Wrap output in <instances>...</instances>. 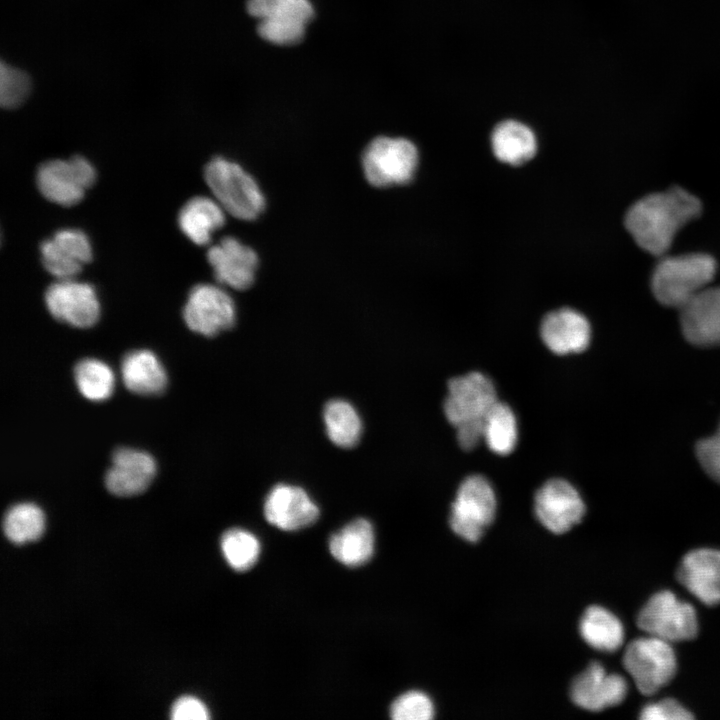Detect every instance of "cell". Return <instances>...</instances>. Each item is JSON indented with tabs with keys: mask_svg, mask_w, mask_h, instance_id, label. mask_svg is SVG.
Listing matches in <instances>:
<instances>
[{
	"mask_svg": "<svg viewBox=\"0 0 720 720\" xmlns=\"http://www.w3.org/2000/svg\"><path fill=\"white\" fill-rule=\"evenodd\" d=\"M700 201L680 187L649 194L627 211L625 226L640 248L664 255L679 230L700 215Z\"/></svg>",
	"mask_w": 720,
	"mask_h": 720,
	"instance_id": "cell-1",
	"label": "cell"
},
{
	"mask_svg": "<svg viewBox=\"0 0 720 720\" xmlns=\"http://www.w3.org/2000/svg\"><path fill=\"white\" fill-rule=\"evenodd\" d=\"M717 271V262L706 253L663 256L651 275L655 298L669 307H682L708 287Z\"/></svg>",
	"mask_w": 720,
	"mask_h": 720,
	"instance_id": "cell-2",
	"label": "cell"
},
{
	"mask_svg": "<svg viewBox=\"0 0 720 720\" xmlns=\"http://www.w3.org/2000/svg\"><path fill=\"white\" fill-rule=\"evenodd\" d=\"M204 179L214 199L231 216L252 221L264 211L262 190L240 164L224 157H214L204 168Z\"/></svg>",
	"mask_w": 720,
	"mask_h": 720,
	"instance_id": "cell-3",
	"label": "cell"
},
{
	"mask_svg": "<svg viewBox=\"0 0 720 720\" xmlns=\"http://www.w3.org/2000/svg\"><path fill=\"white\" fill-rule=\"evenodd\" d=\"M361 164L367 182L377 188L407 184L418 164V151L410 140L379 136L363 150Z\"/></svg>",
	"mask_w": 720,
	"mask_h": 720,
	"instance_id": "cell-4",
	"label": "cell"
},
{
	"mask_svg": "<svg viewBox=\"0 0 720 720\" xmlns=\"http://www.w3.org/2000/svg\"><path fill=\"white\" fill-rule=\"evenodd\" d=\"M623 666L637 689L645 695H651L672 680L677 670V660L670 642L647 635L627 645Z\"/></svg>",
	"mask_w": 720,
	"mask_h": 720,
	"instance_id": "cell-5",
	"label": "cell"
},
{
	"mask_svg": "<svg viewBox=\"0 0 720 720\" xmlns=\"http://www.w3.org/2000/svg\"><path fill=\"white\" fill-rule=\"evenodd\" d=\"M637 626L647 635L670 643L693 639L698 632L694 607L668 590L655 593L637 616Z\"/></svg>",
	"mask_w": 720,
	"mask_h": 720,
	"instance_id": "cell-6",
	"label": "cell"
},
{
	"mask_svg": "<svg viewBox=\"0 0 720 720\" xmlns=\"http://www.w3.org/2000/svg\"><path fill=\"white\" fill-rule=\"evenodd\" d=\"M496 498L489 481L478 474L460 484L451 505L449 524L461 538L477 542L494 520Z\"/></svg>",
	"mask_w": 720,
	"mask_h": 720,
	"instance_id": "cell-7",
	"label": "cell"
},
{
	"mask_svg": "<svg viewBox=\"0 0 720 720\" xmlns=\"http://www.w3.org/2000/svg\"><path fill=\"white\" fill-rule=\"evenodd\" d=\"M247 10L259 20L260 36L277 45L301 40L314 14L309 0H248Z\"/></svg>",
	"mask_w": 720,
	"mask_h": 720,
	"instance_id": "cell-8",
	"label": "cell"
},
{
	"mask_svg": "<svg viewBox=\"0 0 720 720\" xmlns=\"http://www.w3.org/2000/svg\"><path fill=\"white\" fill-rule=\"evenodd\" d=\"M95 180L94 166L82 156L46 161L41 164L36 174V183L41 194L61 206L79 203Z\"/></svg>",
	"mask_w": 720,
	"mask_h": 720,
	"instance_id": "cell-9",
	"label": "cell"
},
{
	"mask_svg": "<svg viewBox=\"0 0 720 720\" xmlns=\"http://www.w3.org/2000/svg\"><path fill=\"white\" fill-rule=\"evenodd\" d=\"M183 317L192 331L212 337L233 327L236 307L232 297L223 288L201 283L190 290Z\"/></svg>",
	"mask_w": 720,
	"mask_h": 720,
	"instance_id": "cell-10",
	"label": "cell"
},
{
	"mask_svg": "<svg viewBox=\"0 0 720 720\" xmlns=\"http://www.w3.org/2000/svg\"><path fill=\"white\" fill-rule=\"evenodd\" d=\"M497 401L492 381L480 372L452 378L443 410L447 420L455 428L461 424L482 421Z\"/></svg>",
	"mask_w": 720,
	"mask_h": 720,
	"instance_id": "cell-11",
	"label": "cell"
},
{
	"mask_svg": "<svg viewBox=\"0 0 720 720\" xmlns=\"http://www.w3.org/2000/svg\"><path fill=\"white\" fill-rule=\"evenodd\" d=\"M44 299L48 311L55 319L75 327L92 326L100 314L94 287L74 278L57 280L51 284Z\"/></svg>",
	"mask_w": 720,
	"mask_h": 720,
	"instance_id": "cell-12",
	"label": "cell"
},
{
	"mask_svg": "<svg viewBox=\"0 0 720 720\" xmlns=\"http://www.w3.org/2000/svg\"><path fill=\"white\" fill-rule=\"evenodd\" d=\"M535 514L540 523L555 534L569 531L581 522L584 502L578 491L566 480L550 479L536 492Z\"/></svg>",
	"mask_w": 720,
	"mask_h": 720,
	"instance_id": "cell-13",
	"label": "cell"
},
{
	"mask_svg": "<svg viewBox=\"0 0 720 720\" xmlns=\"http://www.w3.org/2000/svg\"><path fill=\"white\" fill-rule=\"evenodd\" d=\"M215 279L235 290H246L255 281L259 265L257 253L233 236L222 238L207 251Z\"/></svg>",
	"mask_w": 720,
	"mask_h": 720,
	"instance_id": "cell-14",
	"label": "cell"
},
{
	"mask_svg": "<svg viewBox=\"0 0 720 720\" xmlns=\"http://www.w3.org/2000/svg\"><path fill=\"white\" fill-rule=\"evenodd\" d=\"M45 269L57 280L72 279L92 259L88 236L79 229L63 228L40 245Z\"/></svg>",
	"mask_w": 720,
	"mask_h": 720,
	"instance_id": "cell-15",
	"label": "cell"
},
{
	"mask_svg": "<svg viewBox=\"0 0 720 720\" xmlns=\"http://www.w3.org/2000/svg\"><path fill=\"white\" fill-rule=\"evenodd\" d=\"M319 513L318 506L307 492L295 485H275L264 502L266 520L285 531H294L313 524Z\"/></svg>",
	"mask_w": 720,
	"mask_h": 720,
	"instance_id": "cell-16",
	"label": "cell"
},
{
	"mask_svg": "<svg viewBox=\"0 0 720 720\" xmlns=\"http://www.w3.org/2000/svg\"><path fill=\"white\" fill-rule=\"evenodd\" d=\"M627 691L624 677L608 673L600 663L593 662L573 680L570 697L575 705L597 712L620 704Z\"/></svg>",
	"mask_w": 720,
	"mask_h": 720,
	"instance_id": "cell-17",
	"label": "cell"
},
{
	"mask_svg": "<svg viewBox=\"0 0 720 720\" xmlns=\"http://www.w3.org/2000/svg\"><path fill=\"white\" fill-rule=\"evenodd\" d=\"M679 309L687 341L700 347L720 345V287H706Z\"/></svg>",
	"mask_w": 720,
	"mask_h": 720,
	"instance_id": "cell-18",
	"label": "cell"
},
{
	"mask_svg": "<svg viewBox=\"0 0 720 720\" xmlns=\"http://www.w3.org/2000/svg\"><path fill=\"white\" fill-rule=\"evenodd\" d=\"M677 578L703 604H720V550L699 548L688 552L681 560Z\"/></svg>",
	"mask_w": 720,
	"mask_h": 720,
	"instance_id": "cell-19",
	"label": "cell"
},
{
	"mask_svg": "<svg viewBox=\"0 0 720 720\" xmlns=\"http://www.w3.org/2000/svg\"><path fill=\"white\" fill-rule=\"evenodd\" d=\"M156 473L151 455L132 448H118L112 456V465L105 475L107 489L117 496H132L143 492Z\"/></svg>",
	"mask_w": 720,
	"mask_h": 720,
	"instance_id": "cell-20",
	"label": "cell"
},
{
	"mask_svg": "<svg viewBox=\"0 0 720 720\" xmlns=\"http://www.w3.org/2000/svg\"><path fill=\"white\" fill-rule=\"evenodd\" d=\"M540 335L549 350L565 355L584 351L590 343L591 329L588 320L581 313L562 308L543 318Z\"/></svg>",
	"mask_w": 720,
	"mask_h": 720,
	"instance_id": "cell-21",
	"label": "cell"
},
{
	"mask_svg": "<svg viewBox=\"0 0 720 720\" xmlns=\"http://www.w3.org/2000/svg\"><path fill=\"white\" fill-rule=\"evenodd\" d=\"M225 224V210L212 198L196 196L189 199L178 214L183 234L196 245H207L214 232Z\"/></svg>",
	"mask_w": 720,
	"mask_h": 720,
	"instance_id": "cell-22",
	"label": "cell"
},
{
	"mask_svg": "<svg viewBox=\"0 0 720 720\" xmlns=\"http://www.w3.org/2000/svg\"><path fill=\"white\" fill-rule=\"evenodd\" d=\"M375 535L370 521L358 518L329 539L332 556L342 564L357 567L368 562L374 553Z\"/></svg>",
	"mask_w": 720,
	"mask_h": 720,
	"instance_id": "cell-23",
	"label": "cell"
},
{
	"mask_svg": "<svg viewBox=\"0 0 720 720\" xmlns=\"http://www.w3.org/2000/svg\"><path fill=\"white\" fill-rule=\"evenodd\" d=\"M125 386L141 395L160 394L167 384V376L156 355L149 350L127 353L121 363Z\"/></svg>",
	"mask_w": 720,
	"mask_h": 720,
	"instance_id": "cell-24",
	"label": "cell"
},
{
	"mask_svg": "<svg viewBox=\"0 0 720 720\" xmlns=\"http://www.w3.org/2000/svg\"><path fill=\"white\" fill-rule=\"evenodd\" d=\"M492 151L501 162L520 165L536 153L537 141L534 132L516 120L498 123L491 134Z\"/></svg>",
	"mask_w": 720,
	"mask_h": 720,
	"instance_id": "cell-25",
	"label": "cell"
},
{
	"mask_svg": "<svg viewBox=\"0 0 720 720\" xmlns=\"http://www.w3.org/2000/svg\"><path fill=\"white\" fill-rule=\"evenodd\" d=\"M579 631L583 640L592 648L604 652L618 650L625 637L619 618L604 607L593 605L583 613Z\"/></svg>",
	"mask_w": 720,
	"mask_h": 720,
	"instance_id": "cell-26",
	"label": "cell"
},
{
	"mask_svg": "<svg viewBox=\"0 0 720 720\" xmlns=\"http://www.w3.org/2000/svg\"><path fill=\"white\" fill-rule=\"evenodd\" d=\"M325 430L330 441L340 448L356 446L362 434V421L354 406L343 399H333L323 410Z\"/></svg>",
	"mask_w": 720,
	"mask_h": 720,
	"instance_id": "cell-27",
	"label": "cell"
},
{
	"mask_svg": "<svg viewBox=\"0 0 720 720\" xmlns=\"http://www.w3.org/2000/svg\"><path fill=\"white\" fill-rule=\"evenodd\" d=\"M484 441L498 455H508L517 442V422L512 409L498 400L484 418Z\"/></svg>",
	"mask_w": 720,
	"mask_h": 720,
	"instance_id": "cell-28",
	"label": "cell"
},
{
	"mask_svg": "<svg viewBox=\"0 0 720 720\" xmlns=\"http://www.w3.org/2000/svg\"><path fill=\"white\" fill-rule=\"evenodd\" d=\"M45 525L42 510L32 503H19L9 508L4 516L3 530L13 543L22 544L38 539Z\"/></svg>",
	"mask_w": 720,
	"mask_h": 720,
	"instance_id": "cell-29",
	"label": "cell"
},
{
	"mask_svg": "<svg viewBox=\"0 0 720 720\" xmlns=\"http://www.w3.org/2000/svg\"><path fill=\"white\" fill-rule=\"evenodd\" d=\"M74 378L80 393L92 401L107 399L114 387V375L98 359H82L74 367Z\"/></svg>",
	"mask_w": 720,
	"mask_h": 720,
	"instance_id": "cell-30",
	"label": "cell"
},
{
	"mask_svg": "<svg viewBox=\"0 0 720 720\" xmlns=\"http://www.w3.org/2000/svg\"><path fill=\"white\" fill-rule=\"evenodd\" d=\"M221 549L227 563L236 571L250 569L258 560L260 543L247 530L232 528L221 538Z\"/></svg>",
	"mask_w": 720,
	"mask_h": 720,
	"instance_id": "cell-31",
	"label": "cell"
},
{
	"mask_svg": "<svg viewBox=\"0 0 720 720\" xmlns=\"http://www.w3.org/2000/svg\"><path fill=\"white\" fill-rule=\"evenodd\" d=\"M31 80L22 70L1 62L0 104L7 109L21 105L29 96Z\"/></svg>",
	"mask_w": 720,
	"mask_h": 720,
	"instance_id": "cell-32",
	"label": "cell"
},
{
	"mask_svg": "<svg viewBox=\"0 0 720 720\" xmlns=\"http://www.w3.org/2000/svg\"><path fill=\"white\" fill-rule=\"evenodd\" d=\"M390 716L394 720H429L434 717V706L425 693L408 691L394 700Z\"/></svg>",
	"mask_w": 720,
	"mask_h": 720,
	"instance_id": "cell-33",
	"label": "cell"
},
{
	"mask_svg": "<svg viewBox=\"0 0 720 720\" xmlns=\"http://www.w3.org/2000/svg\"><path fill=\"white\" fill-rule=\"evenodd\" d=\"M696 456L709 477L720 483V423L713 435L697 443Z\"/></svg>",
	"mask_w": 720,
	"mask_h": 720,
	"instance_id": "cell-34",
	"label": "cell"
},
{
	"mask_svg": "<svg viewBox=\"0 0 720 720\" xmlns=\"http://www.w3.org/2000/svg\"><path fill=\"white\" fill-rule=\"evenodd\" d=\"M643 720H690L694 716L678 701L666 698L649 703L641 709Z\"/></svg>",
	"mask_w": 720,
	"mask_h": 720,
	"instance_id": "cell-35",
	"label": "cell"
},
{
	"mask_svg": "<svg viewBox=\"0 0 720 720\" xmlns=\"http://www.w3.org/2000/svg\"><path fill=\"white\" fill-rule=\"evenodd\" d=\"M171 718L173 720H206L209 719V711L199 699L183 696L173 704Z\"/></svg>",
	"mask_w": 720,
	"mask_h": 720,
	"instance_id": "cell-36",
	"label": "cell"
},
{
	"mask_svg": "<svg viewBox=\"0 0 720 720\" xmlns=\"http://www.w3.org/2000/svg\"><path fill=\"white\" fill-rule=\"evenodd\" d=\"M456 429L458 444L465 451L473 450L484 440V420L464 423Z\"/></svg>",
	"mask_w": 720,
	"mask_h": 720,
	"instance_id": "cell-37",
	"label": "cell"
}]
</instances>
